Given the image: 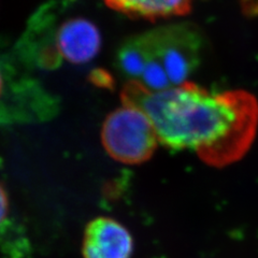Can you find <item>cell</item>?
<instances>
[{
    "instance_id": "cell-2",
    "label": "cell",
    "mask_w": 258,
    "mask_h": 258,
    "mask_svg": "<svg viewBox=\"0 0 258 258\" xmlns=\"http://www.w3.org/2000/svg\"><path fill=\"white\" fill-rule=\"evenodd\" d=\"M203 36L189 24L159 27L128 39L119 47L117 67L129 81L165 91L187 82L201 60Z\"/></svg>"
},
{
    "instance_id": "cell-3",
    "label": "cell",
    "mask_w": 258,
    "mask_h": 258,
    "mask_svg": "<svg viewBox=\"0 0 258 258\" xmlns=\"http://www.w3.org/2000/svg\"><path fill=\"white\" fill-rule=\"evenodd\" d=\"M101 142L110 157L125 165H141L150 160L159 143L149 117L128 104L104 119Z\"/></svg>"
},
{
    "instance_id": "cell-5",
    "label": "cell",
    "mask_w": 258,
    "mask_h": 258,
    "mask_svg": "<svg viewBox=\"0 0 258 258\" xmlns=\"http://www.w3.org/2000/svg\"><path fill=\"white\" fill-rule=\"evenodd\" d=\"M134 239L118 221L96 217L87 224L82 242L83 258H132Z\"/></svg>"
},
{
    "instance_id": "cell-1",
    "label": "cell",
    "mask_w": 258,
    "mask_h": 258,
    "mask_svg": "<svg viewBox=\"0 0 258 258\" xmlns=\"http://www.w3.org/2000/svg\"><path fill=\"white\" fill-rule=\"evenodd\" d=\"M120 99L149 117L160 144L174 151H195L205 164L215 168L240 160L256 137L258 101L245 91L212 93L187 81L154 92L128 81Z\"/></svg>"
},
{
    "instance_id": "cell-4",
    "label": "cell",
    "mask_w": 258,
    "mask_h": 258,
    "mask_svg": "<svg viewBox=\"0 0 258 258\" xmlns=\"http://www.w3.org/2000/svg\"><path fill=\"white\" fill-rule=\"evenodd\" d=\"M43 24V50L38 53L39 62L43 66H58L66 60L81 64L94 59L101 47V36L97 26L84 18H69L55 25L52 15L51 25L48 15Z\"/></svg>"
},
{
    "instance_id": "cell-6",
    "label": "cell",
    "mask_w": 258,
    "mask_h": 258,
    "mask_svg": "<svg viewBox=\"0 0 258 258\" xmlns=\"http://www.w3.org/2000/svg\"><path fill=\"white\" fill-rule=\"evenodd\" d=\"M104 3L131 18L156 21L189 13L195 0H104Z\"/></svg>"
},
{
    "instance_id": "cell-8",
    "label": "cell",
    "mask_w": 258,
    "mask_h": 258,
    "mask_svg": "<svg viewBox=\"0 0 258 258\" xmlns=\"http://www.w3.org/2000/svg\"><path fill=\"white\" fill-rule=\"evenodd\" d=\"M9 69H6V66L0 63V124H9V123H16V119L14 116V113L9 104V97L7 94V88L9 87ZM11 100V99H10ZM15 109L18 110L20 115L23 119V122H26L25 117H24L23 113L20 109L15 106V103L11 100Z\"/></svg>"
},
{
    "instance_id": "cell-10",
    "label": "cell",
    "mask_w": 258,
    "mask_h": 258,
    "mask_svg": "<svg viewBox=\"0 0 258 258\" xmlns=\"http://www.w3.org/2000/svg\"><path fill=\"white\" fill-rule=\"evenodd\" d=\"M94 82L100 86H113V81L106 71H96L93 75Z\"/></svg>"
},
{
    "instance_id": "cell-9",
    "label": "cell",
    "mask_w": 258,
    "mask_h": 258,
    "mask_svg": "<svg viewBox=\"0 0 258 258\" xmlns=\"http://www.w3.org/2000/svg\"><path fill=\"white\" fill-rule=\"evenodd\" d=\"M242 11L249 18L258 16V0H240Z\"/></svg>"
},
{
    "instance_id": "cell-7",
    "label": "cell",
    "mask_w": 258,
    "mask_h": 258,
    "mask_svg": "<svg viewBox=\"0 0 258 258\" xmlns=\"http://www.w3.org/2000/svg\"><path fill=\"white\" fill-rule=\"evenodd\" d=\"M30 251L25 231L10 216V203L0 183V253L7 258H25Z\"/></svg>"
}]
</instances>
